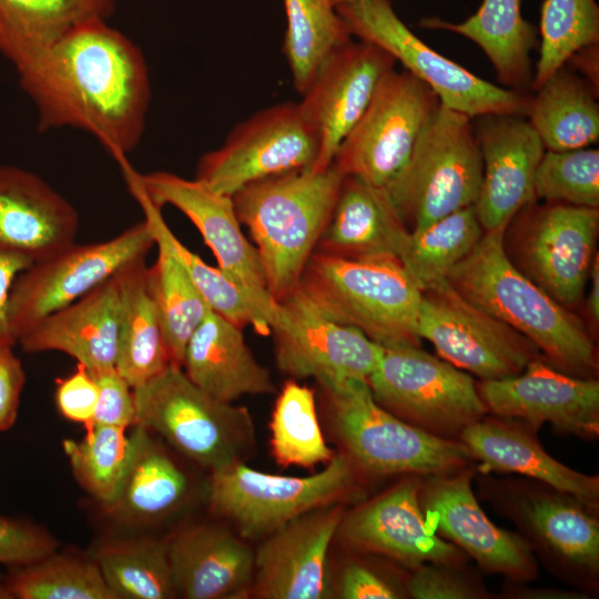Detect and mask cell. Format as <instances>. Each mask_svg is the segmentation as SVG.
<instances>
[{
  "label": "cell",
  "instance_id": "cell-30",
  "mask_svg": "<svg viewBox=\"0 0 599 599\" xmlns=\"http://www.w3.org/2000/svg\"><path fill=\"white\" fill-rule=\"evenodd\" d=\"M408 235L384 189L345 175L317 246L344 256L399 258Z\"/></svg>",
  "mask_w": 599,
  "mask_h": 599
},
{
  "label": "cell",
  "instance_id": "cell-47",
  "mask_svg": "<svg viewBox=\"0 0 599 599\" xmlns=\"http://www.w3.org/2000/svg\"><path fill=\"white\" fill-rule=\"evenodd\" d=\"M58 548V541L43 528L29 521L0 515V562L22 566L40 560Z\"/></svg>",
  "mask_w": 599,
  "mask_h": 599
},
{
  "label": "cell",
  "instance_id": "cell-46",
  "mask_svg": "<svg viewBox=\"0 0 599 599\" xmlns=\"http://www.w3.org/2000/svg\"><path fill=\"white\" fill-rule=\"evenodd\" d=\"M406 591L408 598L414 599L495 598L468 562L423 564L409 570Z\"/></svg>",
  "mask_w": 599,
  "mask_h": 599
},
{
  "label": "cell",
  "instance_id": "cell-33",
  "mask_svg": "<svg viewBox=\"0 0 599 599\" xmlns=\"http://www.w3.org/2000/svg\"><path fill=\"white\" fill-rule=\"evenodd\" d=\"M526 118L546 150L592 146L599 140L598 91L565 64L532 92Z\"/></svg>",
  "mask_w": 599,
  "mask_h": 599
},
{
  "label": "cell",
  "instance_id": "cell-15",
  "mask_svg": "<svg viewBox=\"0 0 599 599\" xmlns=\"http://www.w3.org/2000/svg\"><path fill=\"white\" fill-rule=\"evenodd\" d=\"M439 103L427 84L406 70L393 69L341 143L333 163L343 175L385 189L406 163Z\"/></svg>",
  "mask_w": 599,
  "mask_h": 599
},
{
  "label": "cell",
  "instance_id": "cell-6",
  "mask_svg": "<svg viewBox=\"0 0 599 599\" xmlns=\"http://www.w3.org/2000/svg\"><path fill=\"white\" fill-rule=\"evenodd\" d=\"M321 387L343 453L359 473L427 477L475 463L460 440L434 436L382 407L367 380L346 379Z\"/></svg>",
  "mask_w": 599,
  "mask_h": 599
},
{
  "label": "cell",
  "instance_id": "cell-21",
  "mask_svg": "<svg viewBox=\"0 0 599 599\" xmlns=\"http://www.w3.org/2000/svg\"><path fill=\"white\" fill-rule=\"evenodd\" d=\"M477 388L488 414L521 420L536 430L550 424L558 435L598 438V378L569 375L539 357L520 374L478 380Z\"/></svg>",
  "mask_w": 599,
  "mask_h": 599
},
{
  "label": "cell",
  "instance_id": "cell-14",
  "mask_svg": "<svg viewBox=\"0 0 599 599\" xmlns=\"http://www.w3.org/2000/svg\"><path fill=\"white\" fill-rule=\"evenodd\" d=\"M154 244L152 229L144 219L113 238L73 243L51 257L32 263L17 276L10 293L9 319L17 342L47 316L145 257Z\"/></svg>",
  "mask_w": 599,
  "mask_h": 599
},
{
  "label": "cell",
  "instance_id": "cell-1",
  "mask_svg": "<svg viewBox=\"0 0 599 599\" xmlns=\"http://www.w3.org/2000/svg\"><path fill=\"white\" fill-rule=\"evenodd\" d=\"M17 73L39 131L81 130L118 162L139 145L151 101L149 68L108 20L79 24Z\"/></svg>",
  "mask_w": 599,
  "mask_h": 599
},
{
  "label": "cell",
  "instance_id": "cell-29",
  "mask_svg": "<svg viewBox=\"0 0 599 599\" xmlns=\"http://www.w3.org/2000/svg\"><path fill=\"white\" fill-rule=\"evenodd\" d=\"M182 369L203 392L225 403L276 393L268 369L251 352L242 328L211 308L186 344Z\"/></svg>",
  "mask_w": 599,
  "mask_h": 599
},
{
  "label": "cell",
  "instance_id": "cell-18",
  "mask_svg": "<svg viewBox=\"0 0 599 599\" xmlns=\"http://www.w3.org/2000/svg\"><path fill=\"white\" fill-rule=\"evenodd\" d=\"M475 463L457 471L422 478L420 505L432 528L463 550L486 575L512 583L537 579L539 562L515 531L496 526L473 488Z\"/></svg>",
  "mask_w": 599,
  "mask_h": 599
},
{
  "label": "cell",
  "instance_id": "cell-28",
  "mask_svg": "<svg viewBox=\"0 0 599 599\" xmlns=\"http://www.w3.org/2000/svg\"><path fill=\"white\" fill-rule=\"evenodd\" d=\"M167 549L177 596L229 599L252 589L254 550L225 527H187L167 541Z\"/></svg>",
  "mask_w": 599,
  "mask_h": 599
},
{
  "label": "cell",
  "instance_id": "cell-23",
  "mask_svg": "<svg viewBox=\"0 0 599 599\" xmlns=\"http://www.w3.org/2000/svg\"><path fill=\"white\" fill-rule=\"evenodd\" d=\"M344 512L343 504L322 507L264 537L254 551L252 593L262 599L331 598L328 554Z\"/></svg>",
  "mask_w": 599,
  "mask_h": 599
},
{
  "label": "cell",
  "instance_id": "cell-43",
  "mask_svg": "<svg viewBox=\"0 0 599 599\" xmlns=\"http://www.w3.org/2000/svg\"><path fill=\"white\" fill-rule=\"evenodd\" d=\"M18 599H115L94 559L57 554L16 566L3 577Z\"/></svg>",
  "mask_w": 599,
  "mask_h": 599
},
{
  "label": "cell",
  "instance_id": "cell-11",
  "mask_svg": "<svg viewBox=\"0 0 599 599\" xmlns=\"http://www.w3.org/2000/svg\"><path fill=\"white\" fill-rule=\"evenodd\" d=\"M598 235L599 209L537 200L508 222L502 248L521 274L578 313L598 254Z\"/></svg>",
  "mask_w": 599,
  "mask_h": 599
},
{
  "label": "cell",
  "instance_id": "cell-38",
  "mask_svg": "<svg viewBox=\"0 0 599 599\" xmlns=\"http://www.w3.org/2000/svg\"><path fill=\"white\" fill-rule=\"evenodd\" d=\"M484 233L474 205H470L409 232L399 261L423 292L447 281Z\"/></svg>",
  "mask_w": 599,
  "mask_h": 599
},
{
  "label": "cell",
  "instance_id": "cell-52",
  "mask_svg": "<svg viewBox=\"0 0 599 599\" xmlns=\"http://www.w3.org/2000/svg\"><path fill=\"white\" fill-rule=\"evenodd\" d=\"M32 263L22 255L0 251V345L13 347L18 343L9 319L10 293L17 276Z\"/></svg>",
  "mask_w": 599,
  "mask_h": 599
},
{
  "label": "cell",
  "instance_id": "cell-55",
  "mask_svg": "<svg viewBox=\"0 0 599 599\" xmlns=\"http://www.w3.org/2000/svg\"><path fill=\"white\" fill-rule=\"evenodd\" d=\"M588 282L590 283L589 292L587 298L583 300L585 322L595 335L599 325V253L592 262Z\"/></svg>",
  "mask_w": 599,
  "mask_h": 599
},
{
  "label": "cell",
  "instance_id": "cell-22",
  "mask_svg": "<svg viewBox=\"0 0 599 599\" xmlns=\"http://www.w3.org/2000/svg\"><path fill=\"white\" fill-rule=\"evenodd\" d=\"M395 64V59L383 49L353 39L322 65L298 103L318 143L311 171H323L333 163L341 143Z\"/></svg>",
  "mask_w": 599,
  "mask_h": 599
},
{
  "label": "cell",
  "instance_id": "cell-42",
  "mask_svg": "<svg viewBox=\"0 0 599 599\" xmlns=\"http://www.w3.org/2000/svg\"><path fill=\"white\" fill-rule=\"evenodd\" d=\"M125 430L94 425L82 439L62 444L77 480L104 507L115 499L134 455L135 433Z\"/></svg>",
  "mask_w": 599,
  "mask_h": 599
},
{
  "label": "cell",
  "instance_id": "cell-41",
  "mask_svg": "<svg viewBox=\"0 0 599 599\" xmlns=\"http://www.w3.org/2000/svg\"><path fill=\"white\" fill-rule=\"evenodd\" d=\"M271 448L281 466L311 468L336 453L327 445L316 413L314 390L295 379L282 388L271 417Z\"/></svg>",
  "mask_w": 599,
  "mask_h": 599
},
{
  "label": "cell",
  "instance_id": "cell-19",
  "mask_svg": "<svg viewBox=\"0 0 599 599\" xmlns=\"http://www.w3.org/2000/svg\"><path fill=\"white\" fill-rule=\"evenodd\" d=\"M278 303L281 319L272 331L283 374L295 380L314 378L319 385L368 379L382 355L379 344L323 315L297 287Z\"/></svg>",
  "mask_w": 599,
  "mask_h": 599
},
{
  "label": "cell",
  "instance_id": "cell-50",
  "mask_svg": "<svg viewBox=\"0 0 599 599\" xmlns=\"http://www.w3.org/2000/svg\"><path fill=\"white\" fill-rule=\"evenodd\" d=\"M98 396L94 376L80 364L71 375L57 383L55 402L59 412L67 419L83 424L85 430L94 426Z\"/></svg>",
  "mask_w": 599,
  "mask_h": 599
},
{
  "label": "cell",
  "instance_id": "cell-53",
  "mask_svg": "<svg viewBox=\"0 0 599 599\" xmlns=\"http://www.w3.org/2000/svg\"><path fill=\"white\" fill-rule=\"evenodd\" d=\"M498 598H525V599H588L590 595L576 590L531 588L526 583L507 582Z\"/></svg>",
  "mask_w": 599,
  "mask_h": 599
},
{
  "label": "cell",
  "instance_id": "cell-37",
  "mask_svg": "<svg viewBox=\"0 0 599 599\" xmlns=\"http://www.w3.org/2000/svg\"><path fill=\"white\" fill-rule=\"evenodd\" d=\"M115 599H170L177 597L167 541L120 538L102 544L93 556Z\"/></svg>",
  "mask_w": 599,
  "mask_h": 599
},
{
  "label": "cell",
  "instance_id": "cell-10",
  "mask_svg": "<svg viewBox=\"0 0 599 599\" xmlns=\"http://www.w3.org/2000/svg\"><path fill=\"white\" fill-rule=\"evenodd\" d=\"M359 471L344 453L309 476L260 471L244 461L211 473L207 499L211 511L234 524L244 539L264 538L312 510L343 504L352 497Z\"/></svg>",
  "mask_w": 599,
  "mask_h": 599
},
{
  "label": "cell",
  "instance_id": "cell-16",
  "mask_svg": "<svg viewBox=\"0 0 599 599\" xmlns=\"http://www.w3.org/2000/svg\"><path fill=\"white\" fill-rule=\"evenodd\" d=\"M417 334L440 358L479 380L518 375L542 357L528 338L465 298L448 281L422 292Z\"/></svg>",
  "mask_w": 599,
  "mask_h": 599
},
{
  "label": "cell",
  "instance_id": "cell-51",
  "mask_svg": "<svg viewBox=\"0 0 599 599\" xmlns=\"http://www.w3.org/2000/svg\"><path fill=\"white\" fill-rule=\"evenodd\" d=\"M12 348L0 345V432L14 425L26 383L21 361Z\"/></svg>",
  "mask_w": 599,
  "mask_h": 599
},
{
  "label": "cell",
  "instance_id": "cell-54",
  "mask_svg": "<svg viewBox=\"0 0 599 599\" xmlns=\"http://www.w3.org/2000/svg\"><path fill=\"white\" fill-rule=\"evenodd\" d=\"M577 70L599 92V43L581 48L566 63Z\"/></svg>",
  "mask_w": 599,
  "mask_h": 599
},
{
  "label": "cell",
  "instance_id": "cell-49",
  "mask_svg": "<svg viewBox=\"0 0 599 599\" xmlns=\"http://www.w3.org/2000/svg\"><path fill=\"white\" fill-rule=\"evenodd\" d=\"M93 376L99 390L93 418L94 425L121 428L135 426L134 395L129 383L115 369Z\"/></svg>",
  "mask_w": 599,
  "mask_h": 599
},
{
  "label": "cell",
  "instance_id": "cell-12",
  "mask_svg": "<svg viewBox=\"0 0 599 599\" xmlns=\"http://www.w3.org/2000/svg\"><path fill=\"white\" fill-rule=\"evenodd\" d=\"M382 347L367 384L393 415L434 436L459 440L466 427L488 414L470 374L420 345Z\"/></svg>",
  "mask_w": 599,
  "mask_h": 599
},
{
  "label": "cell",
  "instance_id": "cell-5",
  "mask_svg": "<svg viewBox=\"0 0 599 599\" xmlns=\"http://www.w3.org/2000/svg\"><path fill=\"white\" fill-rule=\"evenodd\" d=\"M297 288L323 315L358 328L380 346L420 345L422 291L397 257H352L315 250Z\"/></svg>",
  "mask_w": 599,
  "mask_h": 599
},
{
  "label": "cell",
  "instance_id": "cell-27",
  "mask_svg": "<svg viewBox=\"0 0 599 599\" xmlns=\"http://www.w3.org/2000/svg\"><path fill=\"white\" fill-rule=\"evenodd\" d=\"M120 333L116 274L39 322L19 344L28 353L62 352L91 374L115 369Z\"/></svg>",
  "mask_w": 599,
  "mask_h": 599
},
{
  "label": "cell",
  "instance_id": "cell-7",
  "mask_svg": "<svg viewBox=\"0 0 599 599\" xmlns=\"http://www.w3.org/2000/svg\"><path fill=\"white\" fill-rule=\"evenodd\" d=\"M481 177L483 158L471 118L440 102L384 190L412 232L474 205Z\"/></svg>",
  "mask_w": 599,
  "mask_h": 599
},
{
  "label": "cell",
  "instance_id": "cell-2",
  "mask_svg": "<svg viewBox=\"0 0 599 599\" xmlns=\"http://www.w3.org/2000/svg\"><path fill=\"white\" fill-rule=\"evenodd\" d=\"M504 230L485 232L448 276L465 298L528 338L555 368L598 378L595 335L583 317L521 274L502 248Z\"/></svg>",
  "mask_w": 599,
  "mask_h": 599
},
{
  "label": "cell",
  "instance_id": "cell-57",
  "mask_svg": "<svg viewBox=\"0 0 599 599\" xmlns=\"http://www.w3.org/2000/svg\"><path fill=\"white\" fill-rule=\"evenodd\" d=\"M347 1H351V0H332V2L336 6V4H339V3H343V2H347Z\"/></svg>",
  "mask_w": 599,
  "mask_h": 599
},
{
  "label": "cell",
  "instance_id": "cell-39",
  "mask_svg": "<svg viewBox=\"0 0 599 599\" xmlns=\"http://www.w3.org/2000/svg\"><path fill=\"white\" fill-rule=\"evenodd\" d=\"M146 270V284L159 315L171 365L182 367L186 344L210 308L181 262L161 240Z\"/></svg>",
  "mask_w": 599,
  "mask_h": 599
},
{
  "label": "cell",
  "instance_id": "cell-24",
  "mask_svg": "<svg viewBox=\"0 0 599 599\" xmlns=\"http://www.w3.org/2000/svg\"><path fill=\"white\" fill-rule=\"evenodd\" d=\"M471 121L483 158L474 209L485 232L504 230L518 211L537 201L535 175L546 149L524 115L489 114Z\"/></svg>",
  "mask_w": 599,
  "mask_h": 599
},
{
  "label": "cell",
  "instance_id": "cell-3",
  "mask_svg": "<svg viewBox=\"0 0 599 599\" xmlns=\"http://www.w3.org/2000/svg\"><path fill=\"white\" fill-rule=\"evenodd\" d=\"M345 175L332 163L254 182L232 199L257 250L268 291L280 302L298 285L331 219Z\"/></svg>",
  "mask_w": 599,
  "mask_h": 599
},
{
  "label": "cell",
  "instance_id": "cell-13",
  "mask_svg": "<svg viewBox=\"0 0 599 599\" xmlns=\"http://www.w3.org/2000/svg\"><path fill=\"white\" fill-rule=\"evenodd\" d=\"M118 163L125 181L135 184L154 204L174 206L195 225L217 267L237 285L270 329L275 328L281 319V305L268 291L257 250L241 229L233 199L197 179L165 171L140 174L128 159Z\"/></svg>",
  "mask_w": 599,
  "mask_h": 599
},
{
  "label": "cell",
  "instance_id": "cell-32",
  "mask_svg": "<svg viewBox=\"0 0 599 599\" xmlns=\"http://www.w3.org/2000/svg\"><path fill=\"white\" fill-rule=\"evenodd\" d=\"M114 0H0V53L21 69L65 33L109 20Z\"/></svg>",
  "mask_w": 599,
  "mask_h": 599
},
{
  "label": "cell",
  "instance_id": "cell-44",
  "mask_svg": "<svg viewBox=\"0 0 599 599\" xmlns=\"http://www.w3.org/2000/svg\"><path fill=\"white\" fill-rule=\"evenodd\" d=\"M539 33V58L531 92L564 67L575 52L599 43V6L596 0H545Z\"/></svg>",
  "mask_w": 599,
  "mask_h": 599
},
{
  "label": "cell",
  "instance_id": "cell-25",
  "mask_svg": "<svg viewBox=\"0 0 599 599\" xmlns=\"http://www.w3.org/2000/svg\"><path fill=\"white\" fill-rule=\"evenodd\" d=\"M74 206L35 173L0 164V251L45 260L75 243Z\"/></svg>",
  "mask_w": 599,
  "mask_h": 599
},
{
  "label": "cell",
  "instance_id": "cell-40",
  "mask_svg": "<svg viewBox=\"0 0 599 599\" xmlns=\"http://www.w3.org/2000/svg\"><path fill=\"white\" fill-rule=\"evenodd\" d=\"M126 184L150 223L154 238L164 242L181 262L210 308L241 328L253 325L260 334H268L270 327L260 318L237 285L219 267L206 264L182 244L165 223L162 207L154 204L135 184Z\"/></svg>",
  "mask_w": 599,
  "mask_h": 599
},
{
  "label": "cell",
  "instance_id": "cell-4",
  "mask_svg": "<svg viewBox=\"0 0 599 599\" xmlns=\"http://www.w3.org/2000/svg\"><path fill=\"white\" fill-rule=\"evenodd\" d=\"M478 496L516 527L549 573L572 589H599V507L522 476L476 467Z\"/></svg>",
  "mask_w": 599,
  "mask_h": 599
},
{
  "label": "cell",
  "instance_id": "cell-20",
  "mask_svg": "<svg viewBox=\"0 0 599 599\" xmlns=\"http://www.w3.org/2000/svg\"><path fill=\"white\" fill-rule=\"evenodd\" d=\"M422 478L406 476L345 510L336 537L349 550L386 557L408 570L426 562H468L463 550L428 524L419 499Z\"/></svg>",
  "mask_w": 599,
  "mask_h": 599
},
{
  "label": "cell",
  "instance_id": "cell-34",
  "mask_svg": "<svg viewBox=\"0 0 599 599\" xmlns=\"http://www.w3.org/2000/svg\"><path fill=\"white\" fill-rule=\"evenodd\" d=\"M146 270L143 257L116 273L120 333L115 370L132 388L171 365L156 307L148 288Z\"/></svg>",
  "mask_w": 599,
  "mask_h": 599
},
{
  "label": "cell",
  "instance_id": "cell-35",
  "mask_svg": "<svg viewBox=\"0 0 599 599\" xmlns=\"http://www.w3.org/2000/svg\"><path fill=\"white\" fill-rule=\"evenodd\" d=\"M135 450L123 484L108 512L126 522L154 520L173 510L185 497L187 478L174 460L135 425Z\"/></svg>",
  "mask_w": 599,
  "mask_h": 599
},
{
  "label": "cell",
  "instance_id": "cell-31",
  "mask_svg": "<svg viewBox=\"0 0 599 599\" xmlns=\"http://www.w3.org/2000/svg\"><path fill=\"white\" fill-rule=\"evenodd\" d=\"M521 0H483L479 9L461 22L424 18L419 27L448 31L477 44L490 61L504 88L531 92V52L539 48L538 32L525 20Z\"/></svg>",
  "mask_w": 599,
  "mask_h": 599
},
{
  "label": "cell",
  "instance_id": "cell-26",
  "mask_svg": "<svg viewBox=\"0 0 599 599\" xmlns=\"http://www.w3.org/2000/svg\"><path fill=\"white\" fill-rule=\"evenodd\" d=\"M537 432L521 420L487 414L466 427L459 440L483 470L536 479L599 507V476L554 458Z\"/></svg>",
  "mask_w": 599,
  "mask_h": 599
},
{
  "label": "cell",
  "instance_id": "cell-17",
  "mask_svg": "<svg viewBox=\"0 0 599 599\" xmlns=\"http://www.w3.org/2000/svg\"><path fill=\"white\" fill-rule=\"evenodd\" d=\"M317 152L316 136L298 103L282 102L236 124L220 148L200 158L195 179L232 197L254 182L311 170Z\"/></svg>",
  "mask_w": 599,
  "mask_h": 599
},
{
  "label": "cell",
  "instance_id": "cell-45",
  "mask_svg": "<svg viewBox=\"0 0 599 599\" xmlns=\"http://www.w3.org/2000/svg\"><path fill=\"white\" fill-rule=\"evenodd\" d=\"M538 201L599 209V149L546 150L535 175Z\"/></svg>",
  "mask_w": 599,
  "mask_h": 599
},
{
  "label": "cell",
  "instance_id": "cell-8",
  "mask_svg": "<svg viewBox=\"0 0 599 599\" xmlns=\"http://www.w3.org/2000/svg\"><path fill=\"white\" fill-rule=\"evenodd\" d=\"M133 395L136 425L211 473L244 461L255 446L248 409L213 398L182 367L170 365Z\"/></svg>",
  "mask_w": 599,
  "mask_h": 599
},
{
  "label": "cell",
  "instance_id": "cell-9",
  "mask_svg": "<svg viewBox=\"0 0 599 599\" xmlns=\"http://www.w3.org/2000/svg\"><path fill=\"white\" fill-rule=\"evenodd\" d=\"M335 7L353 38L389 53L404 70L427 84L444 105L471 119L527 115L532 92L486 81L441 55L404 23L390 0H351Z\"/></svg>",
  "mask_w": 599,
  "mask_h": 599
},
{
  "label": "cell",
  "instance_id": "cell-36",
  "mask_svg": "<svg viewBox=\"0 0 599 599\" xmlns=\"http://www.w3.org/2000/svg\"><path fill=\"white\" fill-rule=\"evenodd\" d=\"M286 14L283 53L294 89L302 95L322 65L352 41L332 0H282Z\"/></svg>",
  "mask_w": 599,
  "mask_h": 599
},
{
  "label": "cell",
  "instance_id": "cell-48",
  "mask_svg": "<svg viewBox=\"0 0 599 599\" xmlns=\"http://www.w3.org/2000/svg\"><path fill=\"white\" fill-rule=\"evenodd\" d=\"M337 595L343 599L408 598L406 580L396 581L362 560H351L344 565L337 582Z\"/></svg>",
  "mask_w": 599,
  "mask_h": 599
},
{
  "label": "cell",
  "instance_id": "cell-56",
  "mask_svg": "<svg viewBox=\"0 0 599 599\" xmlns=\"http://www.w3.org/2000/svg\"><path fill=\"white\" fill-rule=\"evenodd\" d=\"M0 599H12L8 588H7V585H6V581H4V578H0Z\"/></svg>",
  "mask_w": 599,
  "mask_h": 599
}]
</instances>
